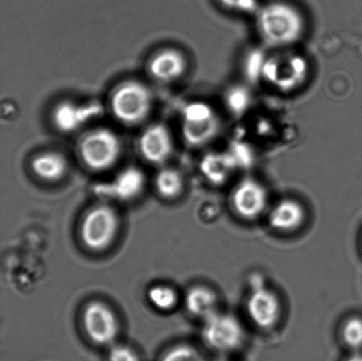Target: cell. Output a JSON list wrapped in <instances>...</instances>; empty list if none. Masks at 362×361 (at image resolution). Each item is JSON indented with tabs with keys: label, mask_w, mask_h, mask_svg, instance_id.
<instances>
[{
	"label": "cell",
	"mask_w": 362,
	"mask_h": 361,
	"mask_svg": "<svg viewBox=\"0 0 362 361\" xmlns=\"http://www.w3.org/2000/svg\"><path fill=\"white\" fill-rule=\"evenodd\" d=\"M255 14L259 35L269 47H288L303 37V17L296 7L288 3L267 4L260 7Z\"/></svg>",
	"instance_id": "6da1fadb"
},
{
	"label": "cell",
	"mask_w": 362,
	"mask_h": 361,
	"mask_svg": "<svg viewBox=\"0 0 362 361\" xmlns=\"http://www.w3.org/2000/svg\"><path fill=\"white\" fill-rule=\"evenodd\" d=\"M32 169L39 178L47 182H56L66 174L67 162L62 155L56 152H45L34 159Z\"/></svg>",
	"instance_id": "e0dca14e"
},
{
	"label": "cell",
	"mask_w": 362,
	"mask_h": 361,
	"mask_svg": "<svg viewBox=\"0 0 362 361\" xmlns=\"http://www.w3.org/2000/svg\"><path fill=\"white\" fill-rule=\"evenodd\" d=\"M151 91L143 83L129 81L117 88L112 99V108L120 122L136 124L146 118L151 111Z\"/></svg>",
	"instance_id": "7a4b0ae2"
},
{
	"label": "cell",
	"mask_w": 362,
	"mask_h": 361,
	"mask_svg": "<svg viewBox=\"0 0 362 361\" xmlns=\"http://www.w3.org/2000/svg\"><path fill=\"white\" fill-rule=\"evenodd\" d=\"M346 361H362V353H354Z\"/></svg>",
	"instance_id": "d4e9b609"
},
{
	"label": "cell",
	"mask_w": 362,
	"mask_h": 361,
	"mask_svg": "<svg viewBox=\"0 0 362 361\" xmlns=\"http://www.w3.org/2000/svg\"><path fill=\"white\" fill-rule=\"evenodd\" d=\"M307 62L301 56L281 55L268 59L262 67V77L279 90H293L305 81Z\"/></svg>",
	"instance_id": "8992f818"
},
{
	"label": "cell",
	"mask_w": 362,
	"mask_h": 361,
	"mask_svg": "<svg viewBox=\"0 0 362 361\" xmlns=\"http://www.w3.org/2000/svg\"><path fill=\"white\" fill-rule=\"evenodd\" d=\"M226 9L240 13H257L259 7L258 0H218Z\"/></svg>",
	"instance_id": "603a6c76"
},
{
	"label": "cell",
	"mask_w": 362,
	"mask_h": 361,
	"mask_svg": "<svg viewBox=\"0 0 362 361\" xmlns=\"http://www.w3.org/2000/svg\"><path fill=\"white\" fill-rule=\"evenodd\" d=\"M99 108L93 105H78L73 102H63L55 109L53 120L62 132H73L80 129L92 117L98 114Z\"/></svg>",
	"instance_id": "9a60e30c"
},
{
	"label": "cell",
	"mask_w": 362,
	"mask_h": 361,
	"mask_svg": "<svg viewBox=\"0 0 362 361\" xmlns=\"http://www.w3.org/2000/svg\"><path fill=\"white\" fill-rule=\"evenodd\" d=\"M341 337L347 348H362V318L350 317L342 325Z\"/></svg>",
	"instance_id": "44dd1931"
},
{
	"label": "cell",
	"mask_w": 362,
	"mask_h": 361,
	"mask_svg": "<svg viewBox=\"0 0 362 361\" xmlns=\"http://www.w3.org/2000/svg\"><path fill=\"white\" fill-rule=\"evenodd\" d=\"M235 164L226 155L211 154L206 155L201 162L202 174L214 185H221L229 179Z\"/></svg>",
	"instance_id": "ac0fdd59"
},
{
	"label": "cell",
	"mask_w": 362,
	"mask_h": 361,
	"mask_svg": "<svg viewBox=\"0 0 362 361\" xmlns=\"http://www.w3.org/2000/svg\"><path fill=\"white\" fill-rule=\"evenodd\" d=\"M83 324L88 337L98 345L110 344L118 333L115 314L102 302L88 304L83 313Z\"/></svg>",
	"instance_id": "30bf717a"
},
{
	"label": "cell",
	"mask_w": 362,
	"mask_h": 361,
	"mask_svg": "<svg viewBox=\"0 0 362 361\" xmlns=\"http://www.w3.org/2000/svg\"><path fill=\"white\" fill-rule=\"evenodd\" d=\"M144 185V173L139 169L130 167L120 172L112 182L99 186V196L127 201L140 194Z\"/></svg>",
	"instance_id": "8fae6325"
},
{
	"label": "cell",
	"mask_w": 362,
	"mask_h": 361,
	"mask_svg": "<svg viewBox=\"0 0 362 361\" xmlns=\"http://www.w3.org/2000/svg\"><path fill=\"white\" fill-rule=\"evenodd\" d=\"M110 361H139L137 355L127 346L118 345L109 353Z\"/></svg>",
	"instance_id": "cb8c5ba5"
},
{
	"label": "cell",
	"mask_w": 362,
	"mask_h": 361,
	"mask_svg": "<svg viewBox=\"0 0 362 361\" xmlns=\"http://www.w3.org/2000/svg\"><path fill=\"white\" fill-rule=\"evenodd\" d=\"M140 150L148 162L153 164L165 162L173 151L171 134L159 124L148 127L141 137Z\"/></svg>",
	"instance_id": "7c38bea8"
},
{
	"label": "cell",
	"mask_w": 362,
	"mask_h": 361,
	"mask_svg": "<svg viewBox=\"0 0 362 361\" xmlns=\"http://www.w3.org/2000/svg\"><path fill=\"white\" fill-rule=\"evenodd\" d=\"M262 284L257 280L252 283L247 311L248 317L255 326L262 330H269L279 323L281 316V304L275 293Z\"/></svg>",
	"instance_id": "ba28073f"
},
{
	"label": "cell",
	"mask_w": 362,
	"mask_h": 361,
	"mask_svg": "<svg viewBox=\"0 0 362 361\" xmlns=\"http://www.w3.org/2000/svg\"><path fill=\"white\" fill-rule=\"evenodd\" d=\"M148 69L156 80L171 83L183 76L187 69V61L180 52L166 49L158 52L151 59Z\"/></svg>",
	"instance_id": "5bb4252c"
},
{
	"label": "cell",
	"mask_w": 362,
	"mask_h": 361,
	"mask_svg": "<svg viewBox=\"0 0 362 361\" xmlns=\"http://www.w3.org/2000/svg\"><path fill=\"white\" fill-rule=\"evenodd\" d=\"M306 219V211L299 201L292 199L279 201L269 210L268 223L276 231L290 232L300 228Z\"/></svg>",
	"instance_id": "4fadbf2b"
},
{
	"label": "cell",
	"mask_w": 362,
	"mask_h": 361,
	"mask_svg": "<svg viewBox=\"0 0 362 361\" xmlns=\"http://www.w3.org/2000/svg\"><path fill=\"white\" fill-rule=\"evenodd\" d=\"M163 361H206L197 350L187 345H179L170 350Z\"/></svg>",
	"instance_id": "7402d4cb"
},
{
	"label": "cell",
	"mask_w": 362,
	"mask_h": 361,
	"mask_svg": "<svg viewBox=\"0 0 362 361\" xmlns=\"http://www.w3.org/2000/svg\"><path fill=\"white\" fill-rule=\"evenodd\" d=\"M214 111L204 102H192L184 110L182 133L187 143L200 146L211 141L218 131Z\"/></svg>",
	"instance_id": "52a82bcc"
},
{
	"label": "cell",
	"mask_w": 362,
	"mask_h": 361,
	"mask_svg": "<svg viewBox=\"0 0 362 361\" xmlns=\"http://www.w3.org/2000/svg\"><path fill=\"white\" fill-rule=\"evenodd\" d=\"M118 230V218L112 208L101 205L88 212L81 225V238L92 250H103L112 242Z\"/></svg>",
	"instance_id": "5b68a950"
},
{
	"label": "cell",
	"mask_w": 362,
	"mask_h": 361,
	"mask_svg": "<svg viewBox=\"0 0 362 361\" xmlns=\"http://www.w3.org/2000/svg\"><path fill=\"white\" fill-rule=\"evenodd\" d=\"M119 138L109 129H97L88 134L81 143L85 164L94 171H104L115 164L119 157Z\"/></svg>",
	"instance_id": "277c9868"
},
{
	"label": "cell",
	"mask_w": 362,
	"mask_h": 361,
	"mask_svg": "<svg viewBox=\"0 0 362 361\" xmlns=\"http://www.w3.org/2000/svg\"><path fill=\"white\" fill-rule=\"evenodd\" d=\"M156 187L162 196L175 198L182 190V177L175 169H163L156 178Z\"/></svg>",
	"instance_id": "d6986e66"
},
{
	"label": "cell",
	"mask_w": 362,
	"mask_h": 361,
	"mask_svg": "<svg viewBox=\"0 0 362 361\" xmlns=\"http://www.w3.org/2000/svg\"><path fill=\"white\" fill-rule=\"evenodd\" d=\"M202 335L205 344L219 353L235 351L245 341L244 329L237 318L220 312L204 319Z\"/></svg>",
	"instance_id": "3957f363"
},
{
	"label": "cell",
	"mask_w": 362,
	"mask_h": 361,
	"mask_svg": "<svg viewBox=\"0 0 362 361\" xmlns=\"http://www.w3.org/2000/svg\"><path fill=\"white\" fill-rule=\"evenodd\" d=\"M185 305L188 312L204 320L218 312V296L209 288L197 286L187 293Z\"/></svg>",
	"instance_id": "2e32d148"
},
{
	"label": "cell",
	"mask_w": 362,
	"mask_h": 361,
	"mask_svg": "<svg viewBox=\"0 0 362 361\" xmlns=\"http://www.w3.org/2000/svg\"><path fill=\"white\" fill-rule=\"evenodd\" d=\"M148 302L156 309L168 311L173 309L177 303V295L175 290L168 285H155L148 292Z\"/></svg>",
	"instance_id": "ffe728a7"
},
{
	"label": "cell",
	"mask_w": 362,
	"mask_h": 361,
	"mask_svg": "<svg viewBox=\"0 0 362 361\" xmlns=\"http://www.w3.org/2000/svg\"><path fill=\"white\" fill-rule=\"evenodd\" d=\"M218 361H229V360H219Z\"/></svg>",
	"instance_id": "484cf974"
},
{
	"label": "cell",
	"mask_w": 362,
	"mask_h": 361,
	"mask_svg": "<svg viewBox=\"0 0 362 361\" xmlns=\"http://www.w3.org/2000/svg\"><path fill=\"white\" fill-rule=\"evenodd\" d=\"M268 193L258 180L247 178L237 184L232 196L234 211L245 220H255L268 208Z\"/></svg>",
	"instance_id": "9c48e42d"
}]
</instances>
